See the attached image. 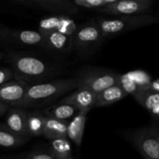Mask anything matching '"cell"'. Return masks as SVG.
<instances>
[{
	"mask_svg": "<svg viewBox=\"0 0 159 159\" xmlns=\"http://www.w3.org/2000/svg\"><path fill=\"white\" fill-rule=\"evenodd\" d=\"M49 152L56 159H74L68 138L51 140Z\"/></svg>",
	"mask_w": 159,
	"mask_h": 159,
	"instance_id": "ffe728a7",
	"label": "cell"
},
{
	"mask_svg": "<svg viewBox=\"0 0 159 159\" xmlns=\"http://www.w3.org/2000/svg\"><path fill=\"white\" fill-rule=\"evenodd\" d=\"M121 75L104 69H92L78 76L79 87L89 89L99 93L112 85L119 84Z\"/></svg>",
	"mask_w": 159,
	"mask_h": 159,
	"instance_id": "5b68a950",
	"label": "cell"
},
{
	"mask_svg": "<svg viewBox=\"0 0 159 159\" xmlns=\"http://www.w3.org/2000/svg\"><path fill=\"white\" fill-rule=\"evenodd\" d=\"M150 7V0H120L102 6L99 11L115 16L141 15L147 14Z\"/></svg>",
	"mask_w": 159,
	"mask_h": 159,
	"instance_id": "52a82bcc",
	"label": "cell"
},
{
	"mask_svg": "<svg viewBox=\"0 0 159 159\" xmlns=\"http://www.w3.org/2000/svg\"><path fill=\"white\" fill-rule=\"evenodd\" d=\"M105 2L106 4H110V3H113V2H116L120 1V0H103Z\"/></svg>",
	"mask_w": 159,
	"mask_h": 159,
	"instance_id": "1f68e13d",
	"label": "cell"
},
{
	"mask_svg": "<svg viewBox=\"0 0 159 159\" xmlns=\"http://www.w3.org/2000/svg\"><path fill=\"white\" fill-rule=\"evenodd\" d=\"M15 79V72L9 68H0V85Z\"/></svg>",
	"mask_w": 159,
	"mask_h": 159,
	"instance_id": "4316f807",
	"label": "cell"
},
{
	"mask_svg": "<svg viewBox=\"0 0 159 159\" xmlns=\"http://www.w3.org/2000/svg\"><path fill=\"white\" fill-rule=\"evenodd\" d=\"M0 159H23L22 158V156H15V157H12V158H0Z\"/></svg>",
	"mask_w": 159,
	"mask_h": 159,
	"instance_id": "d6a6232c",
	"label": "cell"
},
{
	"mask_svg": "<svg viewBox=\"0 0 159 159\" xmlns=\"http://www.w3.org/2000/svg\"><path fill=\"white\" fill-rule=\"evenodd\" d=\"M134 97L142 107L151 112L159 105V93L151 88L140 91Z\"/></svg>",
	"mask_w": 159,
	"mask_h": 159,
	"instance_id": "44dd1931",
	"label": "cell"
},
{
	"mask_svg": "<svg viewBox=\"0 0 159 159\" xmlns=\"http://www.w3.org/2000/svg\"><path fill=\"white\" fill-rule=\"evenodd\" d=\"M77 30L78 28L74 20L65 14L47 17L40 20L39 23V31L43 35L59 31L74 37Z\"/></svg>",
	"mask_w": 159,
	"mask_h": 159,
	"instance_id": "9c48e42d",
	"label": "cell"
},
{
	"mask_svg": "<svg viewBox=\"0 0 159 159\" xmlns=\"http://www.w3.org/2000/svg\"><path fill=\"white\" fill-rule=\"evenodd\" d=\"M9 109H10V106L8 105V104L0 102V117L2 115H4L6 112H8Z\"/></svg>",
	"mask_w": 159,
	"mask_h": 159,
	"instance_id": "83f0119b",
	"label": "cell"
},
{
	"mask_svg": "<svg viewBox=\"0 0 159 159\" xmlns=\"http://www.w3.org/2000/svg\"><path fill=\"white\" fill-rule=\"evenodd\" d=\"M150 88L154 91L159 93V79L152 81V83H151Z\"/></svg>",
	"mask_w": 159,
	"mask_h": 159,
	"instance_id": "f1b7e54d",
	"label": "cell"
},
{
	"mask_svg": "<svg viewBox=\"0 0 159 159\" xmlns=\"http://www.w3.org/2000/svg\"><path fill=\"white\" fill-rule=\"evenodd\" d=\"M0 42L16 43L26 46H40L47 48L44 35L39 30H13L0 26Z\"/></svg>",
	"mask_w": 159,
	"mask_h": 159,
	"instance_id": "8992f818",
	"label": "cell"
},
{
	"mask_svg": "<svg viewBox=\"0 0 159 159\" xmlns=\"http://www.w3.org/2000/svg\"><path fill=\"white\" fill-rule=\"evenodd\" d=\"M30 138L22 136L12 131L6 124H0V147L14 148L23 145Z\"/></svg>",
	"mask_w": 159,
	"mask_h": 159,
	"instance_id": "d6986e66",
	"label": "cell"
},
{
	"mask_svg": "<svg viewBox=\"0 0 159 159\" xmlns=\"http://www.w3.org/2000/svg\"><path fill=\"white\" fill-rule=\"evenodd\" d=\"M17 1L20 2H23V3H24V4H26V5H30L31 6H35V4H34V3L33 2L32 0H17Z\"/></svg>",
	"mask_w": 159,
	"mask_h": 159,
	"instance_id": "f546056e",
	"label": "cell"
},
{
	"mask_svg": "<svg viewBox=\"0 0 159 159\" xmlns=\"http://www.w3.org/2000/svg\"><path fill=\"white\" fill-rule=\"evenodd\" d=\"M78 6L85 8H99L106 6L103 0H72Z\"/></svg>",
	"mask_w": 159,
	"mask_h": 159,
	"instance_id": "d4e9b609",
	"label": "cell"
},
{
	"mask_svg": "<svg viewBox=\"0 0 159 159\" xmlns=\"http://www.w3.org/2000/svg\"><path fill=\"white\" fill-rule=\"evenodd\" d=\"M68 124V123L67 122V120H61L45 116L43 136L51 141L57 138H68L67 137Z\"/></svg>",
	"mask_w": 159,
	"mask_h": 159,
	"instance_id": "2e32d148",
	"label": "cell"
},
{
	"mask_svg": "<svg viewBox=\"0 0 159 159\" xmlns=\"http://www.w3.org/2000/svg\"><path fill=\"white\" fill-rule=\"evenodd\" d=\"M104 40L98 23H86L78 29L74 36V46L79 51H86L99 46Z\"/></svg>",
	"mask_w": 159,
	"mask_h": 159,
	"instance_id": "ba28073f",
	"label": "cell"
},
{
	"mask_svg": "<svg viewBox=\"0 0 159 159\" xmlns=\"http://www.w3.org/2000/svg\"><path fill=\"white\" fill-rule=\"evenodd\" d=\"M78 87L79 80L77 77L57 79L48 82L30 85L23 99L12 104L10 107L24 109L39 107L55 100Z\"/></svg>",
	"mask_w": 159,
	"mask_h": 159,
	"instance_id": "6da1fadb",
	"label": "cell"
},
{
	"mask_svg": "<svg viewBox=\"0 0 159 159\" xmlns=\"http://www.w3.org/2000/svg\"><path fill=\"white\" fill-rule=\"evenodd\" d=\"M158 22V17L148 14H141L117 16L110 19H99L98 20L97 23L101 30L102 37L106 39L143 26L155 24Z\"/></svg>",
	"mask_w": 159,
	"mask_h": 159,
	"instance_id": "3957f363",
	"label": "cell"
},
{
	"mask_svg": "<svg viewBox=\"0 0 159 159\" xmlns=\"http://www.w3.org/2000/svg\"><path fill=\"white\" fill-rule=\"evenodd\" d=\"M28 112L24 108L12 107L8 110L6 124L12 131L22 136L30 138L27 124Z\"/></svg>",
	"mask_w": 159,
	"mask_h": 159,
	"instance_id": "7c38bea8",
	"label": "cell"
},
{
	"mask_svg": "<svg viewBox=\"0 0 159 159\" xmlns=\"http://www.w3.org/2000/svg\"><path fill=\"white\" fill-rule=\"evenodd\" d=\"M158 15H159V9H158Z\"/></svg>",
	"mask_w": 159,
	"mask_h": 159,
	"instance_id": "e575fe53",
	"label": "cell"
},
{
	"mask_svg": "<svg viewBox=\"0 0 159 159\" xmlns=\"http://www.w3.org/2000/svg\"><path fill=\"white\" fill-rule=\"evenodd\" d=\"M79 111V109L76 108L75 106L60 101L59 103L45 109L43 111V114L49 117H53L61 120H68L75 116Z\"/></svg>",
	"mask_w": 159,
	"mask_h": 159,
	"instance_id": "ac0fdd59",
	"label": "cell"
},
{
	"mask_svg": "<svg viewBox=\"0 0 159 159\" xmlns=\"http://www.w3.org/2000/svg\"><path fill=\"white\" fill-rule=\"evenodd\" d=\"M37 7L48 12L74 15L79 11L78 6L71 0H32Z\"/></svg>",
	"mask_w": 159,
	"mask_h": 159,
	"instance_id": "4fadbf2b",
	"label": "cell"
},
{
	"mask_svg": "<svg viewBox=\"0 0 159 159\" xmlns=\"http://www.w3.org/2000/svg\"><path fill=\"white\" fill-rule=\"evenodd\" d=\"M30 84L21 79L10 80L0 85V102L12 104L23 99Z\"/></svg>",
	"mask_w": 159,
	"mask_h": 159,
	"instance_id": "30bf717a",
	"label": "cell"
},
{
	"mask_svg": "<svg viewBox=\"0 0 159 159\" xmlns=\"http://www.w3.org/2000/svg\"><path fill=\"white\" fill-rule=\"evenodd\" d=\"M119 85L127 93V95L130 94L134 96L137 93L140 92L139 87L138 86L136 82L132 79V78L129 75L128 73L121 75Z\"/></svg>",
	"mask_w": 159,
	"mask_h": 159,
	"instance_id": "cb8c5ba5",
	"label": "cell"
},
{
	"mask_svg": "<svg viewBox=\"0 0 159 159\" xmlns=\"http://www.w3.org/2000/svg\"><path fill=\"white\" fill-rule=\"evenodd\" d=\"M6 57V54H5V53L0 52V61L2 60V59H4Z\"/></svg>",
	"mask_w": 159,
	"mask_h": 159,
	"instance_id": "836d02e7",
	"label": "cell"
},
{
	"mask_svg": "<svg viewBox=\"0 0 159 159\" xmlns=\"http://www.w3.org/2000/svg\"><path fill=\"white\" fill-rule=\"evenodd\" d=\"M130 141L144 159H159V128L149 127L130 134Z\"/></svg>",
	"mask_w": 159,
	"mask_h": 159,
	"instance_id": "277c9868",
	"label": "cell"
},
{
	"mask_svg": "<svg viewBox=\"0 0 159 159\" xmlns=\"http://www.w3.org/2000/svg\"><path fill=\"white\" fill-rule=\"evenodd\" d=\"M139 87L140 91L150 89L152 80L148 73L142 70H135L127 72Z\"/></svg>",
	"mask_w": 159,
	"mask_h": 159,
	"instance_id": "603a6c76",
	"label": "cell"
},
{
	"mask_svg": "<svg viewBox=\"0 0 159 159\" xmlns=\"http://www.w3.org/2000/svg\"><path fill=\"white\" fill-rule=\"evenodd\" d=\"M44 37L48 50L59 52H68L74 46V37L59 31L45 34Z\"/></svg>",
	"mask_w": 159,
	"mask_h": 159,
	"instance_id": "5bb4252c",
	"label": "cell"
},
{
	"mask_svg": "<svg viewBox=\"0 0 159 159\" xmlns=\"http://www.w3.org/2000/svg\"><path fill=\"white\" fill-rule=\"evenodd\" d=\"M21 156L23 159H56L55 157L50 152H40V151L29 152Z\"/></svg>",
	"mask_w": 159,
	"mask_h": 159,
	"instance_id": "484cf974",
	"label": "cell"
},
{
	"mask_svg": "<svg viewBox=\"0 0 159 159\" xmlns=\"http://www.w3.org/2000/svg\"><path fill=\"white\" fill-rule=\"evenodd\" d=\"M127 96V93L121 88L119 84H116L98 93L94 107H101L112 105Z\"/></svg>",
	"mask_w": 159,
	"mask_h": 159,
	"instance_id": "e0dca14e",
	"label": "cell"
},
{
	"mask_svg": "<svg viewBox=\"0 0 159 159\" xmlns=\"http://www.w3.org/2000/svg\"><path fill=\"white\" fill-rule=\"evenodd\" d=\"M45 124V116L38 112H28L27 124L29 134L31 136L43 135Z\"/></svg>",
	"mask_w": 159,
	"mask_h": 159,
	"instance_id": "7402d4cb",
	"label": "cell"
},
{
	"mask_svg": "<svg viewBox=\"0 0 159 159\" xmlns=\"http://www.w3.org/2000/svg\"><path fill=\"white\" fill-rule=\"evenodd\" d=\"M87 113V111H79L68 124L67 137L78 147L82 144Z\"/></svg>",
	"mask_w": 159,
	"mask_h": 159,
	"instance_id": "9a60e30c",
	"label": "cell"
},
{
	"mask_svg": "<svg viewBox=\"0 0 159 159\" xmlns=\"http://www.w3.org/2000/svg\"><path fill=\"white\" fill-rule=\"evenodd\" d=\"M8 60L15 72V79L34 82L52 74V67L44 61L21 53L10 52Z\"/></svg>",
	"mask_w": 159,
	"mask_h": 159,
	"instance_id": "7a4b0ae2",
	"label": "cell"
},
{
	"mask_svg": "<svg viewBox=\"0 0 159 159\" xmlns=\"http://www.w3.org/2000/svg\"><path fill=\"white\" fill-rule=\"evenodd\" d=\"M97 95V93L89 89L78 87L73 93L65 96L61 101L75 106L79 111L89 112L94 107Z\"/></svg>",
	"mask_w": 159,
	"mask_h": 159,
	"instance_id": "8fae6325",
	"label": "cell"
},
{
	"mask_svg": "<svg viewBox=\"0 0 159 159\" xmlns=\"http://www.w3.org/2000/svg\"><path fill=\"white\" fill-rule=\"evenodd\" d=\"M152 113H153V114L155 115V116H158V117L159 118V105L158 106V107H155V108L153 110H152Z\"/></svg>",
	"mask_w": 159,
	"mask_h": 159,
	"instance_id": "4dcf8cb0",
	"label": "cell"
}]
</instances>
